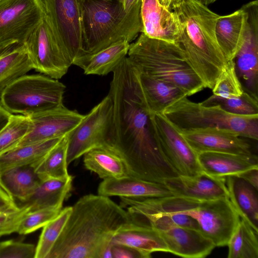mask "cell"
Here are the masks:
<instances>
[{"label": "cell", "instance_id": "6da1fadb", "mask_svg": "<svg viewBox=\"0 0 258 258\" xmlns=\"http://www.w3.org/2000/svg\"><path fill=\"white\" fill-rule=\"evenodd\" d=\"M112 73L108 94L113 136L109 148L122 158L129 176L161 183L178 176L154 137L139 72L126 56Z\"/></svg>", "mask_w": 258, "mask_h": 258}, {"label": "cell", "instance_id": "7a4b0ae2", "mask_svg": "<svg viewBox=\"0 0 258 258\" xmlns=\"http://www.w3.org/2000/svg\"><path fill=\"white\" fill-rule=\"evenodd\" d=\"M132 220L127 211L108 197L84 196L72 207L46 258H101L116 232Z\"/></svg>", "mask_w": 258, "mask_h": 258}, {"label": "cell", "instance_id": "3957f363", "mask_svg": "<svg viewBox=\"0 0 258 258\" xmlns=\"http://www.w3.org/2000/svg\"><path fill=\"white\" fill-rule=\"evenodd\" d=\"M173 11L178 25L177 44L205 88L212 90L227 62L215 34L220 15L198 0H181Z\"/></svg>", "mask_w": 258, "mask_h": 258}, {"label": "cell", "instance_id": "277c9868", "mask_svg": "<svg viewBox=\"0 0 258 258\" xmlns=\"http://www.w3.org/2000/svg\"><path fill=\"white\" fill-rule=\"evenodd\" d=\"M81 6L83 55L130 43L142 32L141 6L126 11L119 0H81Z\"/></svg>", "mask_w": 258, "mask_h": 258}, {"label": "cell", "instance_id": "5b68a950", "mask_svg": "<svg viewBox=\"0 0 258 258\" xmlns=\"http://www.w3.org/2000/svg\"><path fill=\"white\" fill-rule=\"evenodd\" d=\"M127 57L140 73L175 85L187 97L205 88L177 43L151 38L141 33L130 44Z\"/></svg>", "mask_w": 258, "mask_h": 258}, {"label": "cell", "instance_id": "8992f818", "mask_svg": "<svg viewBox=\"0 0 258 258\" xmlns=\"http://www.w3.org/2000/svg\"><path fill=\"white\" fill-rule=\"evenodd\" d=\"M162 114L179 131L219 128L233 131L244 138L258 139V114H232L219 105H204L187 96L169 105Z\"/></svg>", "mask_w": 258, "mask_h": 258}, {"label": "cell", "instance_id": "52a82bcc", "mask_svg": "<svg viewBox=\"0 0 258 258\" xmlns=\"http://www.w3.org/2000/svg\"><path fill=\"white\" fill-rule=\"evenodd\" d=\"M66 86L45 75H24L0 93V103L11 114L29 116L63 104Z\"/></svg>", "mask_w": 258, "mask_h": 258}, {"label": "cell", "instance_id": "ba28073f", "mask_svg": "<svg viewBox=\"0 0 258 258\" xmlns=\"http://www.w3.org/2000/svg\"><path fill=\"white\" fill-rule=\"evenodd\" d=\"M67 163L97 147L109 148L113 136V104L105 97L68 135Z\"/></svg>", "mask_w": 258, "mask_h": 258}, {"label": "cell", "instance_id": "9c48e42d", "mask_svg": "<svg viewBox=\"0 0 258 258\" xmlns=\"http://www.w3.org/2000/svg\"><path fill=\"white\" fill-rule=\"evenodd\" d=\"M182 213L194 218L199 230L216 247L227 245L241 218L229 198L194 200Z\"/></svg>", "mask_w": 258, "mask_h": 258}, {"label": "cell", "instance_id": "30bf717a", "mask_svg": "<svg viewBox=\"0 0 258 258\" xmlns=\"http://www.w3.org/2000/svg\"><path fill=\"white\" fill-rule=\"evenodd\" d=\"M45 17L62 49L73 62L83 55L81 0H42Z\"/></svg>", "mask_w": 258, "mask_h": 258}, {"label": "cell", "instance_id": "8fae6325", "mask_svg": "<svg viewBox=\"0 0 258 258\" xmlns=\"http://www.w3.org/2000/svg\"><path fill=\"white\" fill-rule=\"evenodd\" d=\"M45 15L42 0H0V48L24 44Z\"/></svg>", "mask_w": 258, "mask_h": 258}, {"label": "cell", "instance_id": "7c38bea8", "mask_svg": "<svg viewBox=\"0 0 258 258\" xmlns=\"http://www.w3.org/2000/svg\"><path fill=\"white\" fill-rule=\"evenodd\" d=\"M150 115L152 132L158 147L178 174L194 176L203 172L198 154L178 129L162 113Z\"/></svg>", "mask_w": 258, "mask_h": 258}, {"label": "cell", "instance_id": "4fadbf2b", "mask_svg": "<svg viewBox=\"0 0 258 258\" xmlns=\"http://www.w3.org/2000/svg\"><path fill=\"white\" fill-rule=\"evenodd\" d=\"M25 44L33 69L43 75L59 79L73 64L56 39L45 15Z\"/></svg>", "mask_w": 258, "mask_h": 258}, {"label": "cell", "instance_id": "5bb4252c", "mask_svg": "<svg viewBox=\"0 0 258 258\" xmlns=\"http://www.w3.org/2000/svg\"><path fill=\"white\" fill-rule=\"evenodd\" d=\"M242 7L246 15L244 38L233 61L243 90L258 99V1Z\"/></svg>", "mask_w": 258, "mask_h": 258}, {"label": "cell", "instance_id": "9a60e30c", "mask_svg": "<svg viewBox=\"0 0 258 258\" xmlns=\"http://www.w3.org/2000/svg\"><path fill=\"white\" fill-rule=\"evenodd\" d=\"M28 116L31 129L16 147L62 138L80 123L84 115L62 104Z\"/></svg>", "mask_w": 258, "mask_h": 258}, {"label": "cell", "instance_id": "2e32d148", "mask_svg": "<svg viewBox=\"0 0 258 258\" xmlns=\"http://www.w3.org/2000/svg\"><path fill=\"white\" fill-rule=\"evenodd\" d=\"M178 131L197 154L207 152L252 154L250 144L230 130L209 127Z\"/></svg>", "mask_w": 258, "mask_h": 258}, {"label": "cell", "instance_id": "e0dca14e", "mask_svg": "<svg viewBox=\"0 0 258 258\" xmlns=\"http://www.w3.org/2000/svg\"><path fill=\"white\" fill-rule=\"evenodd\" d=\"M163 184L174 196L196 201L229 198L225 178L214 177L203 171L194 176L178 175L165 179Z\"/></svg>", "mask_w": 258, "mask_h": 258}, {"label": "cell", "instance_id": "ac0fdd59", "mask_svg": "<svg viewBox=\"0 0 258 258\" xmlns=\"http://www.w3.org/2000/svg\"><path fill=\"white\" fill-rule=\"evenodd\" d=\"M142 32L149 38L177 43L179 30L176 16L159 0H142Z\"/></svg>", "mask_w": 258, "mask_h": 258}, {"label": "cell", "instance_id": "d6986e66", "mask_svg": "<svg viewBox=\"0 0 258 258\" xmlns=\"http://www.w3.org/2000/svg\"><path fill=\"white\" fill-rule=\"evenodd\" d=\"M168 252L186 258H203L216 247L199 230L173 226L159 231Z\"/></svg>", "mask_w": 258, "mask_h": 258}, {"label": "cell", "instance_id": "ffe728a7", "mask_svg": "<svg viewBox=\"0 0 258 258\" xmlns=\"http://www.w3.org/2000/svg\"><path fill=\"white\" fill-rule=\"evenodd\" d=\"M98 194L105 197L148 198L174 196L163 183L144 180L131 176L103 179Z\"/></svg>", "mask_w": 258, "mask_h": 258}, {"label": "cell", "instance_id": "44dd1931", "mask_svg": "<svg viewBox=\"0 0 258 258\" xmlns=\"http://www.w3.org/2000/svg\"><path fill=\"white\" fill-rule=\"evenodd\" d=\"M198 158L202 171L216 177L237 175L249 169L258 167L257 157L253 154L207 152L198 154Z\"/></svg>", "mask_w": 258, "mask_h": 258}, {"label": "cell", "instance_id": "7402d4cb", "mask_svg": "<svg viewBox=\"0 0 258 258\" xmlns=\"http://www.w3.org/2000/svg\"><path fill=\"white\" fill-rule=\"evenodd\" d=\"M111 242L150 253L156 251L168 252L167 246L157 230L133 220L116 232Z\"/></svg>", "mask_w": 258, "mask_h": 258}, {"label": "cell", "instance_id": "603a6c76", "mask_svg": "<svg viewBox=\"0 0 258 258\" xmlns=\"http://www.w3.org/2000/svg\"><path fill=\"white\" fill-rule=\"evenodd\" d=\"M130 46L127 41H120L95 53L82 55L73 64L81 68L87 75H107L113 73L127 56Z\"/></svg>", "mask_w": 258, "mask_h": 258}, {"label": "cell", "instance_id": "cb8c5ba5", "mask_svg": "<svg viewBox=\"0 0 258 258\" xmlns=\"http://www.w3.org/2000/svg\"><path fill=\"white\" fill-rule=\"evenodd\" d=\"M245 17V11L241 7L230 14L219 16L216 21V39L227 61L234 59L242 45Z\"/></svg>", "mask_w": 258, "mask_h": 258}, {"label": "cell", "instance_id": "d4e9b609", "mask_svg": "<svg viewBox=\"0 0 258 258\" xmlns=\"http://www.w3.org/2000/svg\"><path fill=\"white\" fill-rule=\"evenodd\" d=\"M225 178L229 199L240 218L258 231V189L237 175Z\"/></svg>", "mask_w": 258, "mask_h": 258}, {"label": "cell", "instance_id": "484cf974", "mask_svg": "<svg viewBox=\"0 0 258 258\" xmlns=\"http://www.w3.org/2000/svg\"><path fill=\"white\" fill-rule=\"evenodd\" d=\"M73 177L41 180L34 191L22 204L30 208V211L45 208L62 209L63 201L72 187Z\"/></svg>", "mask_w": 258, "mask_h": 258}, {"label": "cell", "instance_id": "4316f807", "mask_svg": "<svg viewBox=\"0 0 258 258\" xmlns=\"http://www.w3.org/2000/svg\"><path fill=\"white\" fill-rule=\"evenodd\" d=\"M139 79L150 115L162 113L169 105L187 96L180 88L171 83L141 73Z\"/></svg>", "mask_w": 258, "mask_h": 258}, {"label": "cell", "instance_id": "83f0119b", "mask_svg": "<svg viewBox=\"0 0 258 258\" xmlns=\"http://www.w3.org/2000/svg\"><path fill=\"white\" fill-rule=\"evenodd\" d=\"M32 69V64L25 43L0 48V93Z\"/></svg>", "mask_w": 258, "mask_h": 258}, {"label": "cell", "instance_id": "f1b7e54d", "mask_svg": "<svg viewBox=\"0 0 258 258\" xmlns=\"http://www.w3.org/2000/svg\"><path fill=\"white\" fill-rule=\"evenodd\" d=\"M83 161L87 169L103 179L128 176L122 158L108 147H100L89 151L84 155Z\"/></svg>", "mask_w": 258, "mask_h": 258}, {"label": "cell", "instance_id": "f546056e", "mask_svg": "<svg viewBox=\"0 0 258 258\" xmlns=\"http://www.w3.org/2000/svg\"><path fill=\"white\" fill-rule=\"evenodd\" d=\"M32 165L14 167L0 174V184L14 199L25 202L40 181Z\"/></svg>", "mask_w": 258, "mask_h": 258}, {"label": "cell", "instance_id": "4dcf8cb0", "mask_svg": "<svg viewBox=\"0 0 258 258\" xmlns=\"http://www.w3.org/2000/svg\"><path fill=\"white\" fill-rule=\"evenodd\" d=\"M53 139L15 147L0 155V174L17 167L32 165L43 157L60 141Z\"/></svg>", "mask_w": 258, "mask_h": 258}, {"label": "cell", "instance_id": "1f68e13d", "mask_svg": "<svg viewBox=\"0 0 258 258\" xmlns=\"http://www.w3.org/2000/svg\"><path fill=\"white\" fill-rule=\"evenodd\" d=\"M68 135L63 137L44 157L32 165L40 180L63 178L70 175L67 163Z\"/></svg>", "mask_w": 258, "mask_h": 258}, {"label": "cell", "instance_id": "d6a6232c", "mask_svg": "<svg viewBox=\"0 0 258 258\" xmlns=\"http://www.w3.org/2000/svg\"><path fill=\"white\" fill-rule=\"evenodd\" d=\"M227 246L228 258H258V231L241 218Z\"/></svg>", "mask_w": 258, "mask_h": 258}, {"label": "cell", "instance_id": "836d02e7", "mask_svg": "<svg viewBox=\"0 0 258 258\" xmlns=\"http://www.w3.org/2000/svg\"><path fill=\"white\" fill-rule=\"evenodd\" d=\"M72 207L61 209L58 215L43 227L40 235L34 258H46L60 236L71 214Z\"/></svg>", "mask_w": 258, "mask_h": 258}, {"label": "cell", "instance_id": "e575fe53", "mask_svg": "<svg viewBox=\"0 0 258 258\" xmlns=\"http://www.w3.org/2000/svg\"><path fill=\"white\" fill-rule=\"evenodd\" d=\"M31 126L28 116L12 114L8 122L0 130V155L16 147Z\"/></svg>", "mask_w": 258, "mask_h": 258}, {"label": "cell", "instance_id": "d590c367", "mask_svg": "<svg viewBox=\"0 0 258 258\" xmlns=\"http://www.w3.org/2000/svg\"><path fill=\"white\" fill-rule=\"evenodd\" d=\"M206 106H220L224 110L238 115L258 114V99L244 91L238 97L221 98L212 95L201 102Z\"/></svg>", "mask_w": 258, "mask_h": 258}, {"label": "cell", "instance_id": "8d00e7d4", "mask_svg": "<svg viewBox=\"0 0 258 258\" xmlns=\"http://www.w3.org/2000/svg\"><path fill=\"white\" fill-rule=\"evenodd\" d=\"M213 95L224 98L240 96L244 92L236 74L234 62L228 61L212 89Z\"/></svg>", "mask_w": 258, "mask_h": 258}, {"label": "cell", "instance_id": "74e56055", "mask_svg": "<svg viewBox=\"0 0 258 258\" xmlns=\"http://www.w3.org/2000/svg\"><path fill=\"white\" fill-rule=\"evenodd\" d=\"M61 210L59 208H45L29 212L20 222L17 233L26 235L43 227L54 219Z\"/></svg>", "mask_w": 258, "mask_h": 258}, {"label": "cell", "instance_id": "f35d334b", "mask_svg": "<svg viewBox=\"0 0 258 258\" xmlns=\"http://www.w3.org/2000/svg\"><path fill=\"white\" fill-rule=\"evenodd\" d=\"M35 251L30 243L12 239L0 242V258H34Z\"/></svg>", "mask_w": 258, "mask_h": 258}, {"label": "cell", "instance_id": "ab89813d", "mask_svg": "<svg viewBox=\"0 0 258 258\" xmlns=\"http://www.w3.org/2000/svg\"><path fill=\"white\" fill-rule=\"evenodd\" d=\"M30 211V208L24 204L18 209L0 213V237L17 232L24 216Z\"/></svg>", "mask_w": 258, "mask_h": 258}, {"label": "cell", "instance_id": "60d3db41", "mask_svg": "<svg viewBox=\"0 0 258 258\" xmlns=\"http://www.w3.org/2000/svg\"><path fill=\"white\" fill-rule=\"evenodd\" d=\"M113 258H149L151 253L120 244H112Z\"/></svg>", "mask_w": 258, "mask_h": 258}, {"label": "cell", "instance_id": "b9f144b4", "mask_svg": "<svg viewBox=\"0 0 258 258\" xmlns=\"http://www.w3.org/2000/svg\"><path fill=\"white\" fill-rule=\"evenodd\" d=\"M18 208L15 200L0 184V212L13 210Z\"/></svg>", "mask_w": 258, "mask_h": 258}, {"label": "cell", "instance_id": "7bdbcfd3", "mask_svg": "<svg viewBox=\"0 0 258 258\" xmlns=\"http://www.w3.org/2000/svg\"><path fill=\"white\" fill-rule=\"evenodd\" d=\"M258 189V167L249 169L237 175Z\"/></svg>", "mask_w": 258, "mask_h": 258}, {"label": "cell", "instance_id": "ee69618b", "mask_svg": "<svg viewBox=\"0 0 258 258\" xmlns=\"http://www.w3.org/2000/svg\"><path fill=\"white\" fill-rule=\"evenodd\" d=\"M119 1L126 11H131L137 7L141 6L142 4V0H119Z\"/></svg>", "mask_w": 258, "mask_h": 258}, {"label": "cell", "instance_id": "f6af8a7d", "mask_svg": "<svg viewBox=\"0 0 258 258\" xmlns=\"http://www.w3.org/2000/svg\"><path fill=\"white\" fill-rule=\"evenodd\" d=\"M12 114L7 111L0 103V130L8 122Z\"/></svg>", "mask_w": 258, "mask_h": 258}, {"label": "cell", "instance_id": "bcb514c9", "mask_svg": "<svg viewBox=\"0 0 258 258\" xmlns=\"http://www.w3.org/2000/svg\"><path fill=\"white\" fill-rule=\"evenodd\" d=\"M168 10L172 11L178 6L181 0H159Z\"/></svg>", "mask_w": 258, "mask_h": 258}, {"label": "cell", "instance_id": "7dc6e473", "mask_svg": "<svg viewBox=\"0 0 258 258\" xmlns=\"http://www.w3.org/2000/svg\"><path fill=\"white\" fill-rule=\"evenodd\" d=\"M101 258H113L112 243H111L104 250Z\"/></svg>", "mask_w": 258, "mask_h": 258}, {"label": "cell", "instance_id": "c3c4849f", "mask_svg": "<svg viewBox=\"0 0 258 258\" xmlns=\"http://www.w3.org/2000/svg\"><path fill=\"white\" fill-rule=\"evenodd\" d=\"M199 2L203 4V5L207 6L210 4H212L218 0H198Z\"/></svg>", "mask_w": 258, "mask_h": 258}, {"label": "cell", "instance_id": "681fc988", "mask_svg": "<svg viewBox=\"0 0 258 258\" xmlns=\"http://www.w3.org/2000/svg\"><path fill=\"white\" fill-rule=\"evenodd\" d=\"M1 212H0V213H1Z\"/></svg>", "mask_w": 258, "mask_h": 258}]
</instances>
